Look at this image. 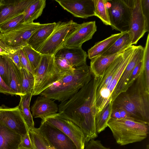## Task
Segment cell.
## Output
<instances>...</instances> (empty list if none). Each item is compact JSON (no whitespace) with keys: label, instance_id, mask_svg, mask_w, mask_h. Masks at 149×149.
Segmentation results:
<instances>
[{"label":"cell","instance_id":"cell-15","mask_svg":"<svg viewBox=\"0 0 149 149\" xmlns=\"http://www.w3.org/2000/svg\"><path fill=\"white\" fill-rule=\"evenodd\" d=\"M74 17L87 18L95 16L93 0H55Z\"/></svg>","mask_w":149,"mask_h":149},{"label":"cell","instance_id":"cell-45","mask_svg":"<svg viewBox=\"0 0 149 149\" xmlns=\"http://www.w3.org/2000/svg\"><path fill=\"white\" fill-rule=\"evenodd\" d=\"M47 144V148L48 149H54L53 148L48 145Z\"/></svg>","mask_w":149,"mask_h":149},{"label":"cell","instance_id":"cell-11","mask_svg":"<svg viewBox=\"0 0 149 149\" xmlns=\"http://www.w3.org/2000/svg\"><path fill=\"white\" fill-rule=\"evenodd\" d=\"M42 119L60 130L70 137L78 149H84L85 138L84 134L81 129L73 123L57 113Z\"/></svg>","mask_w":149,"mask_h":149},{"label":"cell","instance_id":"cell-48","mask_svg":"<svg viewBox=\"0 0 149 149\" xmlns=\"http://www.w3.org/2000/svg\"><path fill=\"white\" fill-rule=\"evenodd\" d=\"M18 149H25L24 148H19Z\"/></svg>","mask_w":149,"mask_h":149},{"label":"cell","instance_id":"cell-22","mask_svg":"<svg viewBox=\"0 0 149 149\" xmlns=\"http://www.w3.org/2000/svg\"><path fill=\"white\" fill-rule=\"evenodd\" d=\"M125 49L113 55H100L91 59L89 66L93 74L96 78L101 76L106 69Z\"/></svg>","mask_w":149,"mask_h":149},{"label":"cell","instance_id":"cell-14","mask_svg":"<svg viewBox=\"0 0 149 149\" xmlns=\"http://www.w3.org/2000/svg\"><path fill=\"white\" fill-rule=\"evenodd\" d=\"M0 112V124L21 136L27 133L29 130L18 106L12 108L3 106Z\"/></svg>","mask_w":149,"mask_h":149},{"label":"cell","instance_id":"cell-40","mask_svg":"<svg viewBox=\"0 0 149 149\" xmlns=\"http://www.w3.org/2000/svg\"><path fill=\"white\" fill-rule=\"evenodd\" d=\"M21 137V141L19 148H24L25 149H33L29 131H28L26 134Z\"/></svg>","mask_w":149,"mask_h":149},{"label":"cell","instance_id":"cell-38","mask_svg":"<svg viewBox=\"0 0 149 149\" xmlns=\"http://www.w3.org/2000/svg\"><path fill=\"white\" fill-rule=\"evenodd\" d=\"M18 55L22 67L34 75V72L31 66L29 61L22 49L18 50Z\"/></svg>","mask_w":149,"mask_h":149},{"label":"cell","instance_id":"cell-2","mask_svg":"<svg viewBox=\"0 0 149 149\" xmlns=\"http://www.w3.org/2000/svg\"><path fill=\"white\" fill-rule=\"evenodd\" d=\"M112 104L113 108L123 109L131 117L149 123V88L144 70L131 86L117 96Z\"/></svg>","mask_w":149,"mask_h":149},{"label":"cell","instance_id":"cell-31","mask_svg":"<svg viewBox=\"0 0 149 149\" xmlns=\"http://www.w3.org/2000/svg\"><path fill=\"white\" fill-rule=\"evenodd\" d=\"M22 49L27 58L34 73V70L39 64L42 54L28 45Z\"/></svg>","mask_w":149,"mask_h":149},{"label":"cell","instance_id":"cell-30","mask_svg":"<svg viewBox=\"0 0 149 149\" xmlns=\"http://www.w3.org/2000/svg\"><path fill=\"white\" fill-rule=\"evenodd\" d=\"M95 16L99 18L104 24L110 26L107 0H93Z\"/></svg>","mask_w":149,"mask_h":149},{"label":"cell","instance_id":"cell-10","mask_svg":"<svg viewBox=\"0 0 149 149\" xmlns=\"http://www.w3.org/2000/svg\"><path fill=\"white\" fill-rule=\"evenodd\" d=\"M38 129L47 144L54 149H78L70 137L43 119Z\"/></svg>","mask_w":149,"mask_h":149},{"label":"cell","instance_id":"cell-24","mask_svg":"<svg viewBox=\"0 0 149 149\" xmlns=\"http://www.w3.org/2000/svg\"><path fill=\"white\" fill-rule=\"evenodd\" d=\"M32 92L20 95V100L18 106L28 130L34 127V124L33 117L30 110V105Z\"/></svg>","mask_w":149,"mask_h":149},{"label":"cell","instance_id":"cell-33","mask_svg":"<svg viewBox=\"0 0 149 149\" xmlns=\"http://www.w3.org/2000/svg\"><path fill=\"white\" fill-rule=\"evenodd\" d=\"M29 131L33 149H48L47 143L38 128L34 127Z\"/></svg>","mask_w":149,"mask_h":149},{"label":"cell","instance_id":"cell-39","mask_svg":"<svg viewBox=\"0 0 149 149\" xmlns=\"http://www.w3.org/2000/svg\"><path fill=\"white\" fill-rule=\"evenodd\" d=\"M84 149H110L104 146L100 141L92 139L85 145Z\"/></svg>","mask_w":149,"mask_h":149},{"label":"cell","instance_id":"cell-41","mask_svg":"<svg viewBox=\"0 0 149 149\" xmlns=\"http://www.w3.org/2000/svg\"><path fill=\"white\" fill-rule=\"evenodd\" d=\"M18 50L10 51L9 55L6 56L11 59L19 69L22 67L19 56Z\"/></svg>","mask_w":149,"mask_h":149},{"label":"cell","instance_id":"cell-43","mask_svg":"<svg viewBox=\"0 0 149 149\" xmlns=\"http://www.w3.org/2000/svg\"><path fill=\"white\" fill-rule=\"evenodd\" d=\"M142 12L149 24V0H141Z\"/></svg>","mask_w":149,"mask_h":149},{"label":"cell","instance_id":"cell-42","mask_svg":"<svg viewBox=\"0 0 149 149\" xmlns=\"http://www.w3.org/2000/svg\"><path fill=\"white\" fill-rule=\"evenodd\" d=\"M0 93L11 95H16L15 93L6 84L0 75Z\"/></svg>","mask_w":149,"mask_h":149},{"label":"cell","instance_id":"cell-26","mask_svg":"<svg viewBox=\"0 0 149 149\" xmlns=\"http://www.w3.org/2000/svg\"><path fill=\"white\" fill-rule=\"evenodd\" d=\"M8 87L16 95H22L19 69L10 58Z\"/></svg>","mask_w":149,"mask_h":149},{"label":"cell","instance_id":"cell-3","mask_svg":"<svg viewBox=\"0 0 149 149\" xmlns=\"http://www.w3.org/2000/svg\"><path fill=\"white\" fill-rule=\"evenodd\" d=\"M92 76L90 66L86 63L75 68L73 72L63 76L39 95L58 102L65 101L88 83Z\"/></svg>","mask_w":149,"mask_h":149},{"label":"cell","instance_id":"cell-32","mask_svg":"<svg viewBox=\"0 0 149 149\" xmlns=\"http://www.w3.org/2000/svg\"><path fill=\"white\" fill-rule=\"evenodd\" d=\"M24 13L13 17L0 24L1 33L9 31L24 23Z\"/></svg>","mask_w":149,"mask_h":149},{"label":"cell","instance_id":"cell-12","mask_svg":"<svg viewBox=\"0 0 149 149\" xmlns=\"http://www.w3.org/2000/svg\"><path fill=\"white\" fill-rule=\"evenodd\" d=\"M131 14L128 31L132 39V44L136 45L146 32L149 24L143 14L141 0H131Z\"/></svg>","mask_w":149,"mask_h":149},{"label":"cell","instance_id":"cell-6","mask_svg":"<svg viewBox=\"0 0 149 149\" xmlns=\"http://www.w3.org/2000/svg\"><path fill=\"white\" fill-rule=\"evenodd\" d=\"M124 51L106 69L101 76L96 78L95 100L97 113L112 102L109 89L123 59Z\"/></svg>","mask_w":149,"mask_h":149},{"label":"cell","instance_id":"cell-29","mask_svg":"<svg viewBox=\"0 0 149 149\" xmlns=\"http://www.w3.org/2000/svg\"><path fill=\"white\" fill-rule=\"evenodd\" d=\"M21 93L22 95L32 92L34 85V78L33 74L25 68L19 69Z\"/></svg>","mask_w":149,"mask_h":149},{"label":"cell","instance_id":"cell-8","mask_svg":"<svg viewBox=\"0 0 149 149\" xmlns=\"http://www.w3.org/2000/svg\"><path fill=\"white\" fill-rule=\"evenodd\" d=\"M110 26L112 30H129L131 17V0H107Z\"/></svg>","mask_w":149,"mask_h":149},{"label":"cell","instance_id":"cell-44","mask_svg":"<svg viewBox=\"0 0 149 149\" xmlns=\"http://www.w3.org/2000/svg\"><path fill=\"white\" fill-rule=\"evenodd\" d=\"M9 54V51L0 45V55L7 56Z\"/></svg>","mask_w":149,"mask_h":149},{"label":"cell","instance_id":"cell-1","mask_svg":"<svg viewBox=\"0 0 149 149\" xmlns=\"http://www.w3.org/2000/svg\"><path fill=\"white\" fill-rule=\"evenodd\" d=\"M96 78L93 74L90 81L68 100L59 105L58 113L73 123L84 135L85 145L97 136L95 123Z\"/></svg>","mask_w":149,"mask_h":149},{"label":"cell","instance_id":"cell-4","mask_svg":"<svg viewBox=\"0 0 149 149\" xmlns=\"http://www.w3.org/2000/svg\"><path fill=\"white\" fill-rule=\"evenodd\" d=\"M107 125L116 142L121 146L141 141L149 134V123L132 118L119 119L111 118Z\"/></svg>","mask_w":149,"mask_h":149},{"label":"cell","instance_id":"cell-18","mask_svg":"<svg viewBox=\"0 0 149 149\" xmlns=\"http://www.w3.org/2000/svg\"><path fill=\"white\" fill-rule=\"evenodd\" d=\"M34 118H43L57 113V105L52 99L43 96L38 97L31 108Z\"/></svg>","mask_w":149,"mask_h":149},{"label":"cell","instance_id":"cell-49","mask_svg":"<svg viewBox=\"0 0 149 149\" xmlns=\"http://www.w3.org/2000/svg\"></svg>","mask_w":149,"mask_h":149},{"label":"cell","instance_id":"cell-7","mask_svg":"<svg viewBox=\"0 0 149 149\" xmlns=\"http://www.w3.org/2000/svg\"><path fill=\"white\" fill-rule=\"evenodd\" d=\"M39 22L24 23L8 32L0 33V45L9 52L28 45V41L40 25Z\"/></svg>","mask_w":149,"mask_h":149},{"label":"cell","instance_id":"cell-46","mask_svg":"<svg viewBox=\"0 0 149 149\" xmlns=\"http://www.w3.org/2000/svg\"><path fill=\"white\" fill-rule=\"evenodd\" d=\"M145 149H149V145L148 144L146 146Z\"/></svg>","mask_w":149,"mask_h":149},{"label":"cell","instance_id":"cell-25","mask_svg":"<svg viewBox=\"0 0 149 149\" xmlns=\"http://www.w3.org/2000/svg\"><path fill=\"white\" fill-rule=\"evenodd\" d=\"M45 5V0H33L24 11V23L33 22L41 15Z\"/></svg>","mask_w":149,"mask_h":149},{"label":"cell","instance_id":"cell-47","mask_svg":"<svg viewBox=\"0 0 149 149\" xmlns=\"http://www.w3.org/2000/svg\"><path fill=\"white\" fill-rule=\"evenodd\" d=\"M3 106H0V111L3 108Z\"/></svg>","mask_w":149,"mask_h":149},{"label":"cell","instance_id":"cell-16","mask_svg":"<svg viewBox=\"0 0 149 149\" xmlns=\"http://www.w3.org/2000/svg\"><path fill=\"white\" fill-rule=\"evenodd\" d=\"M33 0H1L0 1V24L24 11Z\"/></svg>","mask_w":149,"mask_h":149},{"label":"cell","instance_id":"cell-13","mask_svg":"<svg viewBox=\"0 0 149 149\" xmlns=\"http://www.w3.org/2000/svg\"><path fill=\"white\" fill-rule=\"evenodd\" d=\"M97 30L95 21L78 24L68 35L63 46L70 48L81 47L83 43L92 38Z\"/></svg>","mask_w":149,"mask_h":149},{"label":"cell","instance_id":"cell-19","mask_svg":"<svg viewBox=\"0 0 149 149\" xmlns=\"http://www.w3.org/2000/svg\"><path fill=\"white\" fill-rule=\"evenodd\" d=\"M55 57L64 58L74 68L86 64L88 55L82 47L70 48L63 46L55 54Z\"/></svg>","mask_w":149,"mask_h":149},{"label":"cell","instance_id":"cell-37","mask_svg":"<svg viewBox=\"0 0 149 149\" xmlns=\"http://www.w3.org/2000/svg\"><path fill=\"white\" fill-rule=\"evenodd\" d=\"M143 70L142 59L137 64L132 71L127 85L126 90L132 85L135 80Z\"/></svg>","mask_w":149,"mask_h":149},{"label":"cell","instance_id":"cell-27","mask_svg":"<svg viewBox=\"0 0 149 149\" xmlns=\"http://www.w3.org/2000/svg\"><path fill=\"white\" fill-rule=\"evenodd\" d=\"M132 39L130 32H125L111 47L101 55L106 56L117 53L132 45Z\"/></svg>","mask_w":149,"mask_h":149},{"label":"cell","instance_id":"cell-35","mask_svg":"<svg viewBox=\"0 0 149 149\" xmlns=\"http://www.w3.org/2000/svg\"><path fill=\"white\" fill-rule=\"evenodd\" d=\"M54 60L56 67L63 73H71L75 69V68L73 67L68 61L64 58L54 56Z\"/></svg>","mask_w":149,"mask_h":149},{"label":"cell","instance_id":"cell-28","mask_svg":"<svg viewBox=\"0 0 149 149\" xmlns=\"http://www.w3.org/2000/svg\"><path fill=\"white\" fill-rule=\"evenodd\" d=\"M112 105V102H110L101 111L96 114L95 123L97 134L104 130L107 127L108 122L111 118Z\"/></svg>","mask_w":149,"mask_h":149},{"label":"cell","instance_id":"cell-9","mask_svg":"<svg viewBox=\"0 0 149 149\" xmlns=\"http://www.w3.org/2000/svg\"><path fill=\"white\" fill-rule=\"evenodd\" d=\"M72 20L56 23V25L49 38L38 51L42 55L54 56L63 46L66 38L70 32L77 24Z\"/></svg>","mask_w":149,"mask_h":149},{"label":"cell","instance_id":"cell-5","mask_svg":"<svg viewBox=\"0 0 149 149\" xmlns=\"http://www.w3.org/2000/svg\"><path fill=\"white\" fill-rule=\"evenodd\" d=\"M53 56L42 55L38 67L34 70V83L32 95L39 94L52 84L65 75L56 66Z\"/></svg>","mask_w":149,"mask_h":149},{"label":"cell","instance_id":"cell-23","mask_svg":"<svg viewBox=\"0 0 149 149\" xmlns=\"http://www.w3.org/2000/svg\"><path fill=\"white\" fill-rule=\"evenodd\" d=\"M125 32L111 35L105 39L96 43L88 51L87 55L88 58L91 60L102 55L108 50Z\"/></svg>","mask_w":149,"mask_h":149},{"label":"cell","instance_id":"cell-20","mask_svg":"<svg viewBox=\"0 0 149 149\" xmlns=\"http://www.w3.org/2000/svg\"><path fill=\"white\" fill-rule=\"evenodd\" d=\"M56 24L55 22L40 24L29 38L28 45L38 52L54 31Z\"/></svg>","mask_w":149,"mask_h":149},{"label":"cell","instance_id":"cell-21","mask_svg":"<svg viewBox=\"0 0 149 149\" xmlns=\"http://www.w3.org/2000/svg\"><path fill=\"white\" fill-rule=\"evenodd\" d=\"M21 136L0 124V149H18Z\"/></svg>","mask_w":149,"mask_h":149},{"label":"cell","instance_id":"cell-34","mask_svg":"<svg viewBox=\"0 0 149 149\" xmlns=\"http://www.w3.org/2000/svg\"><path fill=\"white\" fill-rule=\"evenodd\" d=\"M10 58L5 55H0V75L8 87Z\"/></svg>","mask_w":149,"mask_h":149},{"label":"cell","instance_id":"cell-36","mask_svg":"<svg viewBox=\"0 0 149 149\" xmlns=\"http://www.w3.org/2000/svg\"><path fill=\"white\" fill-rule=\"evenodd\" d=\"M143 61L146 84L149 88V34H148L145 46L144 47Z\"/></svg>","mask_w":149,"mask_h":149},{"label":"cell","instance_id":"cell-17","mask_svg":"<svg viewBox=\"0 0 149 149\" xmlns=\"http://www.w3.org/2000/svg\"><path fill=\"white\" fill-rule=\"evenodd\" d=\"M144 47L141 45L137 46L133 56L123 72L113 90L111 97L112 102L120 93L125 91L127 85L134 69L143 58Z\"/></svg>","mask_w":149,"mask_h":149}]
</instances>
